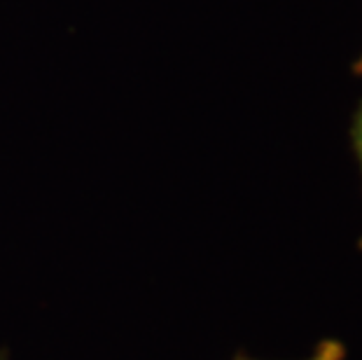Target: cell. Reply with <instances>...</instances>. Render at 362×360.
<instances>
[{"label": "cell", "instance_id": "obj_1", "mask_svg": "<svg viewBox=\"0 0 362 360\" xmlns=\"http://www.w3.org/2000/svg\"><path fill=\"white\" fill-rule=\"evenodd\" d=\"M346 358V349L341 342L337 339H325L320 342L315 351L304 360H344ZM236 360H252V358H245V356H236Z\"/></svg>", "mask_w": 362, "mask_h": 360}, {"label": "cell", "instance_id": "obj_2", "mask_svg": "<svg viewBox=\"0 0 362 360\" xmlns=\"http://www.w3.org/2000/svg\"><path fill=\"white\" fill-rule=\"evenodd\" d=\"M351 139H353V150H356L360 171H362V103L358 105L356 115H353V127H351Z\"/></svg>", "mask_w": 362, "mask_h": 360}, {"label": "cell", "instance_id": "obj_3", "mask_svg": "<svg viewBox=\"0 0 362 360\" xmlns=\"http://www.w3.org/2000/svg\"><path fill=\"white\" fill-rule=\"evenodd\" d=\"M353 73H356V75H362V54H360V59L356 61V64H353Z\"/></svg>", "mask_w": 362, "mask_h": 360}, {"label": "cell", "instance_id": "obj_4", "mask_svg": "<svg viewBox=\"0 0 362 360\" xmlns=\"http://www.w3.org/2000/svg\"><path fill=\"white\" fill-rule=\"evenodd\" d=\"M0 360H5V354H0Z\"/></svg>", "mask_w": 362, "mask_h": 360}, {"label": "cell", "instance_id": "obj_5", "mask_svg": "<svg viewBox=\"0 0 362 360\" xmlns=\"http://www.w3.org/2000/svg\"><path fill=\"white\" fill-rule=\"evenodd\" d=\"M360 248H362V239H360Z\"/></svg>", "mask_w": 362, "mask_h": 360}]
</instances>
